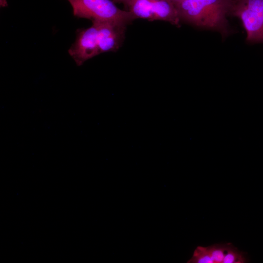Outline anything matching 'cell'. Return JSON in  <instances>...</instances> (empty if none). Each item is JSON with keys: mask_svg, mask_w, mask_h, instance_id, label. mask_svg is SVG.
I'll use <instances>...</instances> for the list:
<instances>
[{"mask_svg": "<svg viewBox=\"0 0 263 263\" xmlns=\"http://www.w3.org/2000/svg\"><path fill=\"white\" fill-rule=\"evenodd\" d=\"M229 15L242 22L246 42L263 43V0H232Z\"/></svg>", "mask_w": 263, "mask_h": 263, "instance_id": "3957f363", "label": "cell"}, {"mask_svg": "<svg viewBox=\"0 0 263 263\" xmlns=\"http://www.w3.org/2000/svg\"><path fill=\"white\" fill-rule=\"evenodd\" d=\"M230 243L214 244L208 246H198L188 263H223Z\"/></svg>", "mask_w": 263, "mask_h": 263, "instance_id": "52a82bcc", "label": "cell"}, {"mask_svg": "<svg viewBox=\"0 0 263 263\" xmlns=\"http://www.w3.org/2000/svg\"><path fill=\"white\" fill-rule=\"evenodd\" d=\"M97 29L100 53L116 52L123 44L127 25L111 21H92Z\"/></svg>", "mask_w": 263, "mask_h": 263, "instance_id": "8992f818", "label": "cell"}, {"mask_svg": "<svg viewBox=\"0 0 263 263\" xmlns=\"http://www.w3.org/2000/svg\"><path fill=\"white\" fill-rule=\"evenodd\" d=\"M135 19L163 20L179 27L181 20L171 0H132L127 10Z\"/></svg>", "mask_w": 263, "mask_h": 263, "instance_id": "277c9868", "label": "cell"}, {"mask_svg": "<svg viewBox=\"0 0 263 263\" xmlns=\"http://www.w3.org/2000/svg\"><path fill=\"white\" fill-rule=\"evenodd\" d=\"M175 4L179 3L185 0H171Z\"/></svg>", "mask_w": 263, "mask_h": 263, "instance_id": "30bf717a", "label": "cell"}, {"mask_svg": "<svg viewBox=\"0 0 263 263\" xmlns=\"http://www.w3.org/2000/svg\"><path fill=\"white\" fill-rule=\"evenodd\" d=\"M248 262V259L245 253L239 250L230 243L223 263H244Z\"/></svg>", "mask_w": 263, "mask_h": 263, "instance_id": "ba28073f", "label": "cell"}, {"mask_svg": "<svg viewBox=\"0 0 263 263\" xmlns=\"http://www.w3.org/2000/svg\"><path fill=\"white\" fill-rule=\"evenodd\" d=\"M232 0H185L175 4L181 21L218 32L223 38L231 33L227 17Z\"/></svg>", "mask_w": 263, "mask_h": 263, "instance_id": "6da1fadb", "label": "cell"}, {"mask_svg": "<svg viewBox=\"0 0 263 263\" xmlns=\"http://www.w3.org/2000/svg\"><path fill=\"white\" fill-rule=\"evenodd\" d=\"M74 15L92 21H111L131 24L135 19L126 10L119 8L113 0H67Z\"/></svg>", "mask_w": 263, "mask_h": 263, "instance_id": "7a4b0ae2", "label": "cell"}, {"mask_svg": "<svg viewBox=\"0 0 263 263\" xmlns=\"http://www.w3.org/2000/svg\"><path fill=\"white\" fill-rule=\"evenodd\" d=\"M115 3H122L124 4L125 10H127V8L132 0H113Z\"/></svg>", "mask_w": 263, "mask_h": 263, "instance_id": "9c48e42d", "label": "cell"}, {"mask_svg": "<svg viewBox=\"0 0 263 263\" xmlns=\"http://www.w3.org/2000/svg\"><path fill=\"white\" fill-rule=\"evenodd\" d=\"M93 23V22H92ZM68 53L77 66L100 54L97 38V29L95 23L86 29L77 31L76 38Z\"/></svg>", "mask_w": 263, "mask_h": 263, "instance_id": "5b68a950", "label": "cell"}]
</instances>
